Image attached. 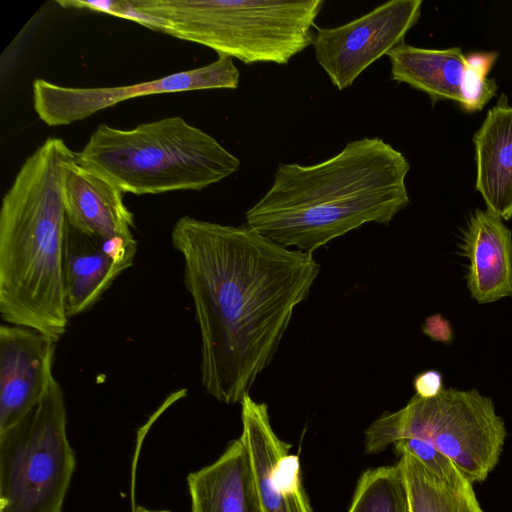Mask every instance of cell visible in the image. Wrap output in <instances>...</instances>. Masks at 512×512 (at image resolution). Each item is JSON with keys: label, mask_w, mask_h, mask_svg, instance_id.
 Returning <instances> with one entry per match:
<instances>
[{"label": "cell", "mask_w": 512, "mask_h": 512, "mask_svg": "<svg viewBox=\"0 0 512 512\" xmlns=\"http://www.w3.org/2000/svg\"><path fill=\"white\" fill-rule=\"evenodd\" d=\"M323 0H126L109 14L246 65H286L312 46Z\"/></svg>", "instance_id": "277c9868"}, {"label": "cell", "mask_w": 512, "mask_h": 512, "mask_svg": "<svg viewBox=\"0 0 512 512\" xmlns=\"http://www.w3.org/2000/svg\"><path fill=\"white\" fill-rule=\"evenodd\" d=\"M56 342L18 325L0 326V432L21 421L42 400L55 378Z\"/></svg>", "instance_id": "7c38bea8"}, {"label": "cell", "mask_w": 512, "mask_h": 512, "mask_svg": "<svg viewBox=\"0 0 512 512\" xmlns=\"http://www.w3.org/2000/svg\"><path fill=\"white\" fill-rule=\"evenodd\" d=\"M191 512H263L248 447L240 436L212 464L187 476Z\"/></svg>", "instance_id": "9a60e30c"}, {"label": "cell", "mask_w": 512, "mask_h": 512, "mask_svg": "<svg viewBox=\"0 0 512 512\" xmlns=\"http://www.w3.org/2000/svg\"><path fill=\"white\" fill-rule=\"evenodd\" d=\"M391 80L425 93L432 105L456 102L467 113L481 111L496 95L498 85L488 75L496 52L464 54L461 47L421 48L405 42L387 54Z\"/></svg>", "instance_id": "30bf717a"}, {"label": "cell", "mask_w": 512, "mask_h": 512, "mask_svg": "<svg viewBox=\"0 0 512 512\" xmlns=\"http://www.w3.org/2000/svg\"><path fill=\"white\" fill-rule=\"evenodd\" d=\"M78 161L135 195L200 191L240 166L239 158L214 137L179 116L132 129L100 124Z\"/></svg>", "instance_id": "5b68a950"}, {"label": "cell", "mask_w": 512, "mask_h": 512, "mask_svg": "<svg viewBox=\"0 0 512 512\" xmlns=\"http://www.w3.org/2000/svg\"><path fill=\"white\" fill-rule=\"evenodd\" d=\"M421 0H391L337 27H315V59L339 91L404 42L421 15Z\"/></svg>", "instance_id": "ba28073f"}, {"label": "cell", "mask_w": 512, "mask_h": 512, "mask_svg": "<svg viewBox=\"0 0 512 512\" xmlns=\"http://www.w3.org/2000/svg\"><path fill=\"white\" fill-rule=\"evenodd\" d=\"M201 340L200 375L207 393L240 403L272 362L320 272L312 253L284 247L246 224L185 215L172 232Z\"/></svg>", "instance_id": "6da1fadb"}, {"label": "cell", "mask_w": 512, "mask_h": 512, "mask_svg": "<svg viewBox=\"0 0 512 512\" xmlns=\"http://www.w3.org/2000/svg\"><path fill=\"white\" fill-rule=\"evenodd\" d=\"M347 512H410L399 463L366 470L358 479Z\"/></svg>", "instance_id": "d6986e66"}, {"label": "cell", "mask_w": 512, "mask_h": 512, "mask_svg": "<svg viewBox=\"0 0 512 512\" xmlns=\"http://www.w3.org/2000/svg\"><path fill=\"white\" fill-rule=\"evenodd\" d=\"M125 270L103 251L99 238L68 223L63 258L68 318L94 306Z\"/></svg>", "instance_id": "e0dca14e"}, {"label": "cell", "mask_w": 512, "mask_h": 512, "mask_svg": "<svg viewBox=\"0 0 512 512\" xmlns=\"http://www.w3.org/2000/svg\"><path fill=\"white\" fill-rule=\"evenodd\" d=\"M410 164L380 137L348 142L313 165L280 163L246 225L272 241L312 253L367 223L388 225L410 204Z\"/></svg>", "instance_id": "7a4b0ae2"}, {"label": "cell", "mask_w": 512, "mask_h": 512, "mask_svg": "<svg viewBox=\"0 0 512 512\" xmlns=\"http://www.w3.org/2000/svg\"><path fill=\"white\" fill-rule=\"evenodd\" d=\"M77 158L61 138L46 139L21 165L0 210L1 317L55 342L69 320L63 283L68 225L63 181Z\"/></svg>", "instance_id": "3957f363"}, {"label": "cell", "mask_w": 512, "mask_h": 512, "mask_svg": "<svg viewBox=\"0 0 512 512\" xmlns=\"http://www.w3.org/2000/svg\"><path fill=\"white\" fill-rule=\"evenodd\" d=\"M123 193L113 181L77 158L67 167L63 181L68 223L99 239L134 238V216L124 203Z\"/></svg>", "instance_id": "4fadbf2b"}, {"label": "cell", "mask_w": 512, "mask_h": 512, "mask_svg": "<svg viewBox=\"0 0 512 512\" xmlns=\"http://www.w3.org/2000/svg\"><path fill=\"white\" fill-rule=\"evenodd\" d=\"M239 78L233 59L219 56L202 67L125 86L77 88L35 79L33 106L45 124L63 126L134 97L207 89L234 90L239 86Z\"/></svg>", "instance_id": "9c48e42d"}, {"label": "cell", "mask_w": 512, "mask_h": 512, "mask_svg": "<svg viewBox=\"0 0 512 512\" xmlns=\"http://www.w3.org/2000/svg\"><path fill=\"white\" fill-rule=\"evenodd\" d=\"M132 512H171V511H169V510H150V509L139 506L136 509H134Z\"/></svg>", "instance_id": "603a6c76"}, {"label": "cell", "mask_w": 512, "mask_h": 512, "mask_svg": "<svg viewBox=\"0 0 512 512\" xmlns=\"http://www.w3.org/2000/svg\"><path fill=\"white\" fill-rule=\"evenodd\" d=\"M422 331L432 340L444 343L450 342L453 336L449 321L441 314L427 317L422 326Z\"/></svg>", "instance_id": "7402d4cb"}, {"label": "cell", "mask_w": 512, "mask_h": 512, "mask_svg": "<svg viewBox=\"0 0 512 512\" xmlns=\"http://www.w3.org/2000/svg\"><path fill=\"white\" fill-rule=\"evenodd\" d=\"M415 394L421 398L429 399L437 396L443 388V378L437 370H426L417 374L413 380Z\"/></svg>", "instance_id": "44dd1931"}, {"label": "cell", "mask_w": 512, "mask_h": 512, "mask_svg": "<svg viewBox=\"0 0 512 512\" xmlns=\"http://www.w3.org/2000/svg\"><path fill=\"white\" fill-rule=\"evenodd\" d=\"M460 248L468 259L467 287L479 304L512 296V232L485 209L468 218Z\"/></svg>", "instance_id": "5bb4252c"}, {"label": "cell", "mask_w": 512, "mask_h": 512, "mask_svg": "<svg viewBox=\"0 0 512 512\" xmlns=\"http://www.w3.org/2000/svg\"><path fill=\"white\" fill-rule=\"evenodd\" d=\"M395 452L409 453L437 476L452 483L468 480L453 462L427 441L418 438H403L393 444Z\"/></svg>", "instance_id": "ffe728a7"}, {"label": "cell", "mask_w": 512, "mask_h": 512, "mask_svg": "<svg viewBox=\"0 0 512 512\" xmlns=\"http://www.w3.org/2000/svg\"><path fill=\"white\" fill-rule=\"evenodd\" d=\"M506 435L490 397L476 389L444 388L429 399L415 394L400 410L382 414L365 430L364 449L376 454L400 439L418 438L448 457L473 484L496 467Z\"/></svg>", "instance_id": "8992f818"}, {"label": "cell", "mask_w": 512, "mask_h": 512, "mask_svg": "<svg viewBox=\"0 0 512 512\" xmlns=\"http://www.w3.org/2000/svg\"><path fill=\"white\" fill-rule=\"evenodd\" d=\"M241 404L242 434L252 460L263 512H313L300 461L272 428L268 406L248 394Z\"/></svg>", "instance_id": "8fae6325"}, {"label": "cell", "mask_w": 512, "mask_h": 512, "mask_svg": "<svg viewBox=\"0 0 512 512\" xmlns=\"http://www.w3.org/2000/svg\"><path fill=\"white\" fill-rule=\"evenodd\" d=\"M475 189L486 209L512 218V105L505 94L489 109L473 136Z\"/></svg>", "instance_id": "2e32d148"}, {"label": "cell", "mask_w": 512, "mask_h": 512, "mask_svg": "<svg viewBox=\"0 0 512 512\" xmlns=\"http://www.w3.org/2000/svg\"><path fill=\"white\" fill-rule=\"evenodd\" d=\"M66 422L54 378L32 411L0 432V512H62L76 467Z\"/></svg>", "instance_id": "52a82bcc"}, {"label": "cell", "mask_w": 512, "mask_h": 512, "mask_svg": "<svg viewBox=\"0 0 512 512\" xmlns=\"http://www.w3.org/2000/svg\"><path fill=\"white\" fill-rule=\"evenodd\" d=\"M408 492L410 512H485L469 480L447 481L409 453L399 455Z\"/></svg>", "instance_id": "ac0fdd59"}]
</instances>
